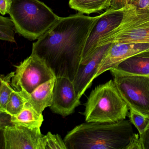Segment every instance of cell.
I'll use <instances>...</instances> for the list:
<instances>
[{"label":"cell","instance_id":"6da1fadb","mask_svg":"<svg viewBox=\"0 0 149 149\" xmlns=\"http://www.w3.org/2000/svg\"><path fill=\"white\" fill-rule=\"evenodd\" d=\"M99 15L86 16L78 13L61 17L33 43L32 54L43 61L57 77L73 81L81 63L90 33Z\"/></svg>","mask_w":149,"mask_h":149},{"label":"cell","instance_id":"7a4b0ae2","mask_svg":"<svg viewBox=\"0 0 149 149\" xmlns=\"http://www.w3.org/2000/svg\"><path fill=\"white\" fill-rule=\"evenodd\" d=\"M130 119L116 123L86 122L64 137L68 149H129L136 134Z\"/></svg>","mask_w":149,"mask_h":149},{"label":"cell","instance_id":"3957f363","mask_svg":"<svg viewBox=\"0 0 149 149\" xmlns=\"http://www.w3.org/2000/svg\"><path fill=\"white\" fill-rule=\"evenodd\" d=\"M9 14L16 32L31 40H38L61 18L39 0H13Z\"/></svg>","mask_w":149,"mask_h":149},{"label":"cell","instance_id":"277c9868","mask_svg":"<svg viewBox=\"0 0 149 149\" xmlns=\"http://www.w3.org/2000/svg\"><path fill=\"white\" fill-rule=\"evenodd\" d=\"M130 110L114 80L96 86L85 103L86 122L116 123L125 120Z\"/></svg>","mask_w":149,"mask_h":149},{"label":"cell","instance_id":"5b68a950","mask_svg":"<svg viewBox=\"0 0 149 149\" xmlns=\"http://www.w3.org/2000/svg\"><path fill=\"white\" fill-rule=\"evenodd\" d=\"M123 8L120 24L99 40L97 48L111 43H149V11L138 10L131 4Z\"/></svg>","mask_w":149,"mask_h":149},{"label":"cell","instance_id":"8992f818","mask_svg":"<svg viewBox=\"0 0 149 149\" xmlns=\"http://www.w3.org/2000/svg\"><path fill=\"white\" fill-rule=\"evenodd\" d=\"M122 97L130 109L149 117V77L110 70Z\"/></svg>","mask_w":149,"mask_h":149},{"label":"cell","instance_id":"52a82bcc","mask_svg":"<svg viewBox=\"0 0 149 149\" xmlns=\"http://www.w3.org/2000/svg\"><path fill=\"white\" fill-rule=\"evenodd\" d=\"M15 67L16 70L12 79L11 85L18 91L32 93L42 84L56 77L43 61L32 54Z\"/></svg>","mask_w":149,"mask_h":149},{"label":"cell","instance_id":"ba28073f","mask_svg":"<svg viewBox=\"0 0 149 149\" xmlns=\"http://www.w3.org/2000/svg\"><path fill=\"white\" fill-rule=\"evenodd\" d=\"M123 13V7L117 9L111 7L99 15V19L92 27L87 39L81 63L85 62L92 55L97 48L99 40L119 25Z\"/></svg>","mask_w":149,"mask_h":149},{"label":"cell","instance_id":"9c48e42d","mask_svg":"<svg viewBox=\"0 0 149 149\" xmlns=\"http://www.w3.org/2000/svg\"><path fill=\"white\" fill-rule=\"evenodd\" d=\"M3 131L5 149H43L40 128L31 129L14 125H7Z\"/></svg>","mask_w":149,"mask_h":149},{"label":"cell","instance_id":"30bf717a","mask_svg":"<svg viewBox=\"0 0 149 149\" xmlns=\"http://www.w3.org/2000/svg\"><path fill=\"white\" fill-rule=\"evenodd\" d=\"M74 85L70 79L64 77H57L53 90V102L50 107L54 113L67 116L74 112L81 104Z\"/></svg>","mask_w":149,"mask_h":149},{"label":"cell","instance_id":"8fae6325","mask_svg":"<svg viewBox=\"0 0 149 149\" xmlns=\"http://www.w3.org/2000/svg\"><path fill=\"white\" fill-rule=\"evenodd\" d=\"M149 49V43H111L98 68L96 78L108 70L115 68L126 59Z\"/></svg>","mask_w":149,"mask_h":149},{"label":"cell","instance_id":"7c38bea8","mask_svg":"<svg viewBox=\"0 0 149 149\" xmlns=\"http://www.w3.org/2000/svg\"><path fill=\"white\" fill-rule=\"evenodd\" d=\"M110 44L98 47L85 62L80 64L72 81L79 98L91 86L92 81L96 78L99 65Z\"/></svg>","mask_w":149,"mask_h":149},{"label":"cell","instance_id":"4fadbf2b","mask_svg":"<svg viewBox=\"0 0 149 149\" xmlns=\"http://www.w3.org/2000/svg\"><path fill=\"white\" fill-rule=\"evenodd\" d=\"M56 78H53L37 87L32 93L20 91L27 103L37 111L42 113L47 107H50L53 102V90Z\"/></svg>","mask_w":149,"mask_h":149},{"label":"cell","instance_id":"5bb4252c","mask_svg":"<svg viewBox=\"0 0 149 149\" xmlns=\"http://www.w3.org/2000/svg\"><path fill=\"white\" fill-rule=\"evenodd\" d=\"M114 69L126 74L149 77V49L126 59Z\"/></svg>","mask_w":149,"mask_h":149},{"label":"cell","instance_id":"9a60e30c","mask_svg":"<svg viewBox=\"0 0 149 149\" xmlns=\"http://www.w3.org/2000/svg\"><path fill=\"white\" fill-rule=\"evenodd\" d=\"M12 124L31 129L40 128L44 119L42 113L37 111L27 103L23 109L19 114L10 116Z\"/></svg>","mask_w":149,"mask_h":149},{"label":"cell","instance_id":"2e32d148","mask_svg":"<svg viewBox=\"0 0 149 149\" xmlns=\"http://www.w3.org/2000/svg\"><path fill=\"white\" fill-rule=\"evenodd\" d=\"M113 0H69L70 8L82 14L89 15L107 10L111 7Z\"/></svg>","mask_w":149,"mask_h":149},{"label":"cell","instance_id":"e0dca14e","mask_svg":"<svg viewBox=\"0 0 149 149\" xmlns=\"http://www.w3.org/2000/svg\"><path fill=\"white\" fill-rule=\"evenodd\" d=\"M15 72L9 73L6 76L1 75L0 78V112L5 113L7 104L12 92L15 90L11 86V80L13 77Z\"/></svg>","mask_w":149,"mask_h":149},{"label":"cell","instance_id":"ac0fdd59","mask_svg":"<svg viewBox=\"0 0 149 149\" xmlns=\"http://www.w3.org/2000/svg\"><path fill=\"white\" fill-rule=\"evenodd\" d=\"M27 103L21 91L15 90L9 97L5 113L11 116L17 115L23 109Z\"/></svg>","mask_w":149,"mask_h":149},{"label":"cell","instance_id":"d6986e66","mask_svg":"<svg viewBox=\"0 0 149 149\" xmlns=\"http://www.w3.org/2000/svg\"><path fill=\"white\" fill-rule=\"evenodd\" d=\"M15 26L12 19L0 16V39L1 40L15 42Z\"/></svg>","mask_w":149,"mask_h":149},{"label":"cell","instance_id":"ffe728a7","mask_svg":"<svg viewBox=\"0 0 149 149\" xmlns=\"http://www.w3.org/2000/svg\"><path fill=\"white\" fill-rule=\"evenodd\" d=\"M43 149H68L64 140L58 134L49 132L42 137Z\"/></svg>","mask_w":149,"mask_h":149},{"label":"cell","instance_id":"44dd1931","mask_svg":"<svg viewBox=\"0 0 149 149\" xmlns=\"http://www.w3.org/2000/svg\"><path fill=\"white\" fill-rule=\"evenodd\" d=\"M128 116L130 121L138 131L139 135L143 133L149 123V117L133 109H130Z\"/></svg>","mask_w":149,"mask_h":149},{"label":"cell","instance_id":"7402d4cb","mask_svg":"<svg viewBox=\"0 0 149 149\" xmlns=\"http://www.w3.org/2000/svg\"><path fill=\"white\" fill-rule=\"evenodd\" d=\"M139 135L141 149H149V123L143 133Z\"/></svg>","mask_w":149,"mask_h":149},{"label":"cell","instance_id":"603a6c76","mask_svg":"<svg viewBox=\"0 0 149 149\" xmlns=\"http://www.w3.org/2000/svg\"><path fill=\"white\" fill-rule=\"evenodd\" d=\"M128 4H132L138 10L149 11V0H131Z\"/></svg>","mask_w":149,"mask_h":149},{"label":"cell","instance_id":"cb8c5ba5","mask_svg":"<svg viewBox=\"0 0 149 149\" xmlns=\"http://www.w3.org/2000/svg\"><path fill=\"white\" fill-rule=\"evenodd\" d=\"M13 0H0V13L1 15L9 14Z\"/></svg>","mask_w":149,"mask_h":149},{"label":"cell","instance_id":"d4e9b609","mask_svg":"<svg viewBox=\"0 0 149 149\" xmlns=\"http://www.w3.org/2000/svg\"><path fill=\"white\" fill-rule=\"evenodd\" d=\"M131 0H113L111 7L115 8H123L126 4H128Z\"/></svg>","mask_w":149,"mask_h":149}]
</instances>
